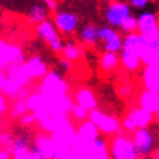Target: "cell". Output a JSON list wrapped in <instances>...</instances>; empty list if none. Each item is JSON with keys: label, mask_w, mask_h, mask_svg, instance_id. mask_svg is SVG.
Segmentation results:
<instances>
[{"label": "cell", "mask_w": 159, "mask_h": 159, "mask_svg": "<svg viewBox=\"0 0 159 159\" xmlns=\"http://www.w3.org/2000/svg\"><path fill=\"white\" fill-rule=\"evenodd\" d=\"M140 34L131 32V34L123 35V48L118 53L120 57V66L124 70L134 73L142 69V58H140Z\"/></svg>", "instance_id": "obj_1"}, {"label": "cell", "mask_w": 159, "mask_h": 159, "mask_svg": "<svg viewBox=\"0 0 159 159\" xmlns=\"http://www.w3.org/2000/svg\"><path fill=\"white\" fill-rule=\"evenodd\" d=\"M9 153L12 159H45L39 150L37 140L31 139L26 133L12 136Z\"/></svg>", "instance_id": "obj_2"}, {"label": "cell", "mask_w": 159, "mask_h": 159, "mask_svg": "<svg viewBox=\"0 0 159 159\" xmlns=\"http://www.w3.org/2000/svg\"><path fill=\"white\" fill-rule=\"evenodd\" d=\"M108 159H137L134 143L129 133L120 131L117 134L111 136V140L107 146Z\"/></svg>", "instance_id": "obj_3"}, {"label": "cell", "mask_w": 159, "mask_h": 159, "mask_svg": "<svg viewBox=\"0 0 159 159\" xmlns=\"http://www.w3.org/2000/svg\"><path fill=\"white\" fill-rule=\"evenodd\" d=\"M131 140L134 143L136 152L139 158H152L156 153L158 146V136L152 125L137 129L131 133Z\"/></svg>", "instance_id": "obj_4"}, {"label": "cell", "mask_w": 159, "mask_h": 159, "mask_svg": "<svg viewBox=\"0 0 159 159\" xmlns=\"http://www.w3.org/2000/svg\"><path fill=\"white\" fill-rule=\"evenodd\" d=\"M88 120L95 125L101 134L104 136H114L117 133H120L121 130V121L117 117L107 114L105 111L99 110V108H93L89 111L88 114Z\"/></svg>", "instance_id": "obj_5"}, {"label": "cell", "mask_w": 159, "mask_h": 159, "mask_svg": "<svg viewBox=\"0 0 159 159\" xmlns=\"http://www.w3.org/2000/svg\"><path fill=\"white\" fill-rule=\"evenodd\" d=\"M35 34L41 41H44L48 45L51 51L57 54L61 53L63 45H64V39H63V35L56 29L54 24L50 19H45L35 25Z\"/></svg>", "instance_id": "obj_6"}, {"label": "cell", "mask_w": 159, "mask_h": 159, "mask_svg": "<svg viewBox=\"0 0 159 159\" xmlns=\"http://www.w3.org/2000/svg\"><path fill=\"white\" fill-rule=\"evenodd\" d=\"M41 93L48 98L66 97L67 93V82L60 72H47L41 77Z\"/></svg>", "instance_id": "obj_7"}, {"label": "cell", "mask_w": 159, "mask_h": 159, "mask_svg": "<svg viewBox=\"0 0 159 159\" xmlns=\"http://www.w3.org/2000/svg\"><path fill=\"white\" fill-rule=\"evenodd\" d=\"M153 118H155V114H152V112L143 110V108H140L137 105L134 108H131L129 111V114L123 118V121H121V130L124 131V133L131 134L137 129L152 125Z\"/></svg>", "instance_id": "obj_8"}, {"label": "cell", "mask_w": 159, "mask_h": 159, "mask_svg": "<svg viewBox=\"0 0 159 159\" xmlns=\"http://www.w3.org/2000/svg\"><path fill=\"white\" fill-rule=\"evenodd\" d=\"M131 13V7L125 0H116L110 2L104 9V20L108 26L118 29L125 18H129Z\"/></svg>", "instance_id": "obj_9"}, {"label": "cell", "mask_w": 159, "mask_h": 159, "mask_svg": "<svg viewBox=\"0 0 159 159\" xmlns=\"http://www.w3.org/2000/svg\"><path fill=\"white\" fill-rule=\"evenodd\" d=\"M56 26L58 32L64 37H70V35L76 34L79 26H80V20L75 12L72 10H56L51 20Z\"/></svg>", "instance_id": "obj_10"}, {"label": "cell", "mask_w": 159, "mask_h": 159, "mask_svg": "<svg viewBox=\"0 0 159 159\" xmlns=\"http://www.w3.org/2000/svg\"><path fill=\"white\" fill-rule=\"evenodd\" d=\"M98 39L104 51L118 54L123 48V34L118 29L111 28L108 25L98 28Z\"/></svg>", "instance_id": "obj_11"}, {"label": "cell", "mask_w": 159, "mask_h": 159, "mask_svg": "<svg viewBox=\"0 0 159 159\" xmlns=\"http://www.w3.org/2000/svg\"><path fill=\"white\" fill-rule=\"evenodd\" d=\"M136 32L146 37H156L159 35V22L158 13L155 10L143 9L136 16Z\"/></svg>", "instance_id": "obj_12"}, {"label": "cell", "mask_w": 159, "mask_h": 159, "mask_svg": "<svg viewBox=\"0 0 159 159\" xmlns=\"http://www.w3.org/2000/svg\"><path fill=\"white\" fill-rule=\"evenodd\" d=\"M25 53L18 44L7 43L0 38V69L3 70L10 64H20L25 61Z\"/></svg>", "instance_id": "obj_13"}, {"label": "cell", "mask_w": 159, "mask_h": 159, "mask_svg": "<svg viewBox=\"0 0 159 159\" xmlns=\"http://www.w3.org/2000/svg\"><path fill=\"white\" fill-rule=\"evenodd\" d=\"M140 58L143 66L159 64V35L146 37L140 35Z\"/></svg>", "instance_id": "obj_14"}, {"label": "cell", "mask_w": 159, "mask_h": 159, "mask_svg": "<svg viewBox=\"0 0 159 159\" xmlns=\"http://www.w3.org/2000/svg\"><path fill=\"white\" fill-rule=\"evenodd\" d=\"M98 28L95 24H85L79 26L77 29V37H79V43L86 47H97L99 44L98 39Z\"/></svg>", "instance_id": "obj_15"}, {"label": "cell", "mask_w": 159, "mask_h": 159, "mask_svg": "<svg viewBox=\"0 0 159 159\" xmlns=\"http://www.w3.org/2000/svg\"><path fill=\"white\" fill-rule=\"evenodd\" d=\"M142 80L146 91L159 93V64L145 66L142 72Z\"/></svg>", "instance_id": "obj_16"}, {"label": "cell", "mask_w": 159, "mask_h": 159, "mask_svg": "<svg viewBox=\"0 0 159 159\" xmlns=\"http://www.w3.org/2000/svg\"><path fill=\"white\" fill-rule=\"evenodd\" d=\"M75 104L85 108L86 111H91L93 108H97L98 101L95 93L89 88H80L75 92Z\"/></svg>", "instance_id": "obj_17"}, {"label": "cell", "mask_w": 159, "mask_h": 159, "mask_svg": "<svg viewBox=\"0 0 159 159\" xmlns=\"http://www.w3.org/2000/svg\"><path fill=\"white\" fill-rule=\"evenodd\" d=\"M63 58H66L69 61H79V60H82L83 56H85V50H83V45L80 43H76V41H67V43H64L63 45V50L61 53Z\"/></svg>", "instance_id": "obj_18"}, {"label": "cell", "mask_w": 159, "mask_h": 159, "mask_svg": "<svg viewBox=\"0 0 159 159\" xmlns=\"http://www.w3.org/2000/svg\"><path fill=\"white\" fill-rule=\"evenodd\" d=\"M139 107L149 111L152 114H158L159 111V95L156 92L143 91L139 97Z\"/></svg>", "instance_id": "obj_19"}, {"label": "cell", "mask_w": 159, "mask_h": 159, "mask_svg": "<svg viewBox=\"0 0 159 159\" xmlns=\"http://www.w3.org/2000/svg\"><path fill=\"white\" fill-rule=\"evenodd\" d=\"M120 67V57L117 53L102 51L99 56V69L104 73H114Z\"/></svg>", "instance_id": "obj_20"}, {"label": "cell", "mask_w": 159, "mask_h": 159, "mask_svg": "<svg viewBox=\"0 0 159 159\" xmlns=\"http://www.w3.org/2000/svg\"><path fill=\"white\" fill-rule=\"evenodd\" d=\"M77 136H79V137H80L85 143L91 145L92 142H93V140L99 136V131L95 129V125L92 124L91 121L86 120V121H83L82 124H80L79 130H77Z\"/></svg>", "instance_id": "obj_21"}, {"label": "cell", "mask_w": 159, "mask_h": 159, "mask_svg": "<svg viewBox=\"0 0 159 159\" xmlns=\"http://www.w3.org/2000/svg\"><path fill=\"white\" fill-rule=\"evenodd\" d=\"M48 10L45 9L43 5H39V3H34V5L31 6V9L28 12V20L31 24H39V22H43V20L48 19Z\"/></svg>", "instance_id": "obj_22"}, {"label": "cell", "mask_w": 159, "mask_h": 159, "mask_svg": "<svg viewBox=\"0 0 159 159\" xmlns=\"http://www.w3.org/2000/svg\"><path fill=\"white\" fill-rule=\"evenodd\" d=\"M28 101L25 98H16V99H13L10 114H12V117H24L28 114Z\"/></svg>", "instance_id": "obj_23"}, {"label": "cell", "mask_w": 159, "mask_h": 159, "mask_svg": "<svg viewBox=\"0 0 159 159\" xmlns=\"http://www.w3.org/2000/svg\"><path fill=\"white\" fill-rule=\"evenodd\" d=\"M136 16L134 15H130L129 18H125L124 22L121 24V26L118 28V31H120L123 35L125 34H131V32H136Z\"/></svg>", "instance_id": "obj_24"}, {"label": "cell", "mask_w": 159, "mask_h": 159, "mask_svg": "<svg viewBox=\"0 0 159 159\" xmlns=\"http://www.w3.org/2000/svg\"><path fill=\"white\" fill-rule=\"evenodd\" d=\"M70 112H72V117L75 118L76 121H79V123H83V121L88 120V114H89V111H86L85 108H82V107L79 105H72V108H70Z\"/></svg>", "instance_id": "obj_25"}, {"label": "cell", "mask_w": 159, "mask_h": 159, "mask_svg": "<svg viewBox=\"0 0 159 159\" xmlns=\"http://www.w3.org/2000/svg\"><path fill=\"white\" fill-rule=\"evenodd\" d=\"M127 3L130 5L131 9H139V10H143V9H148L152 3V0H127Z\"/></svg>", "instance_id": "obj_26"}, {"label": "cell", "mask_w": 159, "mask_h": 159, "mask_svg": "<svg viewBox=\"0 0 159 159\" xmlns=\"http://www.w3.org/2000/svg\"><path fill=\"white\" fill-rule=\"evenodd\" d=\"M35 2L39 3V5H43L48 12H56L57 7H58L57 0H35Z\"/></svg>", "instance_id": "obj_27"}, {"label": "cell", "mask_w": 159, "mask_h": 159, "mask_svg": "<svg viewBox=\"0 0 159 159\" xmlns=\"http://www.w3.org/2000/svg\"><path fill=\"white\" fill-rule=\"evenodd\" d=\"M58 66H60V69H61V72H70L73 69V63L69 61V60H66V58H61L60 61H58Z\"/></svg>", "instance_id": "obj_28"}, {"label": "cell", "mask_w": 159, "mask_h": 159, "mask_svg": "<svg viewBox=\"0 0 159 159\" xmlns=\"http://www.w3.org/2000/svg\"><path fill=\"white\" fill-rule=\"evenodd\" d=\"M0 159H12V156H10L9 152H6V150L0 149Z\"/></svg>", "instance_id": "obj_29"}, {"label": "cell", "mask_w": 159, "mask_h": 159, "mask_svg": "<svg viewBox=\"0 0 159 159\" xmlns=\"http://www.w3.org/2000/svg\"><path fill=\"white\" fill-rule=\"evenodd\" d=\"M105 2H108V3H110V2H116V0H105Z\"/></svg>", "instance_id": "obj_30"}, {"label": "cell", "mask_w": 159, "mask_h": 159, "mask_svg": "<svg viewBox=\"0 0 159 159\" xmlns=\"http://www.w3.org/2000/svg\"><path fill=\"white\" fill-rule=\"evenodd\" d=\"M0 28H2V16H0Z\"/></svg>", "instance_id": "obj_31"}, {"label": "cell", "mask_w": 159, "mask_h": 159, "mask_svg": "<svg viewBox=\"0 0 159 159\" xmlns=\"http://www.w3.org/2000/svg\"><path fill=\"white\" fill-rule=\"evenodd\" d=\"M137 159H152V158H137Z\"/></svg>", "instance_id": "obj_32"}]
</instances>
